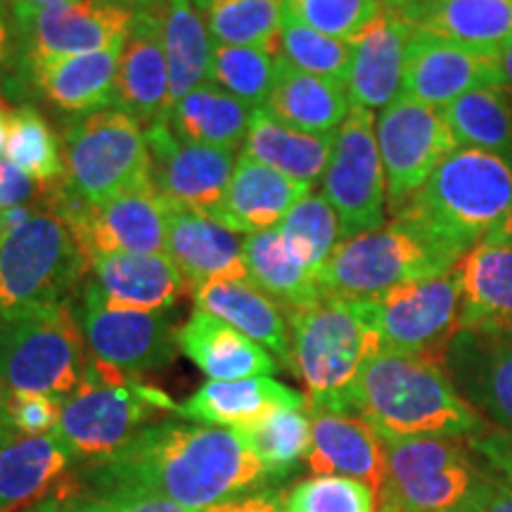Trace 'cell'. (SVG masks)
<instances>
[{"label":"cell","instance_id":"4","mask_svg":"<svg viewBox=\"0 0 512 512\" xmlns=\"http://www.w3.org/2000/svg\"><path fill=\"white\" fill-rule=\"evenodd\" d=\"M290 320L294 375L311 411L354 415V389L366 363L382 351L373 302L328 299Z\"/></svg>","mask_w":512,"mask_h":512},{"label":"cell","instance_id":"14","mask_svg":"<svg viewBox=\"0 0 512 512\" xmlns=\"http://www.w3.org/2000/svg\"><path fill=\"white\" fill-rule=\"evenodd\" d=\"M382 349L439 358L460 330L463 285L456 266L432 278L406 283L375 299Z\"/></svg>","mask_w":512,"mask_h":512},{"label":"cell","instance_id":"50","mask_svg":"<svg viewBox=\"0 0 512 512\" xmlns=\"http://www.w3.org/2000/svg\"><path fill=\"white\" fill-rule=\"evenodd\" d=\"M17 55V29L15 15H12V5L0 0V74Z\"/></svg>","mask_w":512,"mask_h":512},{"label":"cell","instance_id":"19","mask_svg":"<svg viewBox=\"0 0 512 512\" xmlns=\"http://www.w3.org/2000/svg\"><path fill=\"white\" fill-rule=\"evenodd\" d=\"M164 5L136 12L117 72L114 107L131 114L145 128L169 112V64L162 36Z\"/></svg>","mask_w":512,"mask_h":512},{"label":"cell","instance_id":"37","mask_svg":"<svg viewBox=\"0 0 512 512\" xmlns=\"http://www.w3.org/2000/svg\"><path fill=\"white\" fill-rule=\"evenodd\" d=\"M460 147L494 152L512 159V91L482 86L460 95L441 110Z\"/></svg>","mask_w":512,"mask_h":512},{"label":"cell","instance_id":"36","mask_svg":"<svg viewBox=\"0 0 512 512\" xmlns=\"http://www.w3.org/2000/svg\"><path fill=\"white\" fill-rule=\"evenodd\" d=\"M166 117L176 136L235 155L245 145L252 110L214 83H202L178 100Z\"/></svg>","mask_w":512,"mask_h":512},{"label":"cell","instance_id":"39","mask_svg":"<svg viewBox=\"0 0 512 512\" xmlns=\"http://www.w3.org/2000/svg\"><path fill=\"white\" fill-rule=\"evenodd\" d=\"M264 465L268 479L287 477L311 448V415L306 408H280L238 430Z\"/></svg>","mask_w":512,"mask_h":512},{"label":"cell","instance_id":"28","mask_svg":"<svg viewBox=\"0 0 512 512\" xmlns=\"http://www.w3.org/2000/svg\"><path fill=\"white\" fill-rule=\"evenodd\" d=\"M192 299H195V309L226 320L242 335L278 356L280 366L294 370L292 332L287 313L268 294L249 283V278L214 280V283L197 287L192 292Z\"/></svg>","mask_w":512,"mask_h":512},{"label":"cell","instance_id":"32","mask_svg":"<svg viewBox=\"0 0 512 512\" xmlns=\"http://www.w3.org/2000/svg\"><path fill=\"white\" fill-rule=\"evenodd\" d=\"M403 19L489 55L512 38V0H418Z\"/></svg>","mask_w":512,"mask_h":512},{"label":"cell","instance_id":"29","mask_svg":"<svg viewBox=\"0 0 512 512\" xmlns=\"http://www.w3.org/2000/svg\"><path fill=\"white\" fill-rule=\"evenodd\" d=\"M275 60V83L264 110L292 131L306 136H335L351 112L347 86L325 76L299 72L278 55Z\"/></svg>","mask_w":512,"mask_h":512},{"label":"cell","instance_id":"35","mask_svg":"<svg viewBox=\"0 0 512 512\" xmlns=\"http://www.w3.org/2000/svg\"><path fill=\"white\" fill-rule=\"evenodd\" d=\"M162 36L169 64V110L178 100L207 83L214 38L207 22L192 0H166L162 17Z\"/></svg>","mask_w":512,"mask_h":512},{"label":"cell","instance_id":"38","mask_svg":"<svg viewBox=\"0 0 512 512\" xmlns=\"http://www.w3.org/2000/svg\"><path fill=\"white\" fill-rule=\"evenodd\" d=\"M216 46H254L278 55L283 0H192Z\"/></svg>","mask_w":512,"mask_h":512},{"label":"cell","instance_id":"13","mask_svg":"<svg viewBox=\"0 0 512 512\" xmlns=\"http://www.w3.org/2000/svg\"><path fill=\"white\" fill-rule=\"evenodd\" d=\"M375 138L387 178L389 214L411 200L434 169L460 147L441 110L408 95H399L380 112Z\"/></svg>","mask_w":512,"mask_h":512},{"label":"cell","instance_id":"60","mask_svg":"<svg viewBox=\"0 0 512 512\" xmlns=\"http://www.w3.org/2000/svg\"><path fill=\"white\" fill-rule=\"evenodd\" d=\"M0 214H3V209H0Z\"/></svg>","mask_w":512,"mask_h":512},{"label":"cell","instance_id":"43","mask_svg":"<svg viewBox=\"0 0 512 512\" xmlns=\"http://www.w3.org/2000/svg\"><path fill=\"white\" fill-rule=\"evenodd\" d=\"M278 57L299 72L347 81L351 43L325 36L297 19L283 15L278 36Z\"/></svg>","mask_w":512,"mask_h":512},{"label":"cell","instance_id":"27","mask_svg":"<svg viewBox=\"0 0 512 512\" xmlns=\"http://www.w3.org/2000/svg\"><path fill=\"white\" fill-rule=\"evenodd\" d=\"M124 43L98 53L62 57L27 69L36 91L55 110L67 114H91L107 110L117 100V72Z\"/></svg>","mask_w":512,"mask_h":512},{"label":"cell","instance_id":"2","mask_svg":"<svg viewBox=\"0 0 512 512\" xmlns=\"http://www.w3.org/2000/svg\"><path fill=\"white\" fill-rule=\"evenodd\" d=\"M354 415L384 441L411 437H479L491 425L467 403L439 358L382 349L354 389Z\"/></svg>","mask_w":512,"mask_h":512},{"label":"cell","instance_id":"1","mask_svg":"<svg viewBox=\"0 0 512 512\" xmlns=\"http://www.w3.org/2000/svg\"><path fill=\"white\" fill-rule=\"evenodd\" d=\"M266 482L264 465L238 430L159 422L114 456L88 465L83 491L69 496L150 494L207 512L261 491Z\"/></svg>","mask_w":512,"mask_h":512},{"label":"cell","instance_id":"55","mask_svg":"<svg viewBox=\"0 0 512 512\" xmlns=\"http://www.w3.org/2000/svg\"><path fill=\"white\" fill-rule=\"evenodd\" d=\"M498 67H501V79H503V86L510 88L512 91V38L505 46L498 50Z\"/></svg>","mask_w":512,"mask_h":512},{"label":"cell","instance_id":"30","mask_svg":"<svg viewBox=\"0 0 512 512\" xmlns=\"http://www.w3.org/2000/svg\"><path fill=\"white\" fill-rule=\"evenodd\" d=\"M178 347L209 380L233 382L247 377H271L278 370L271 351L242 335L226 320L195 309L178 330Z\"/></svg>","mask_w":512,"mask_h":512},{"label":"cell","instance_id":"25","mask_svg":"<svg viewBox=\"0 0 512 512\" xmlns=\"http://www.w3.org/2000/svg\"><path fill=\"white\" fill-rule=\"evenodd\" d=\"M456 271L463 285L460 330L512 337V245L479 240Z\"/></svg>","mask_w":512,"mask_h":512},{"label":"cell","instance_id":"12","mask_svg":"<svg viewBox=\"0 0 512 512\" xmlns=\"http://www.w3.org/2000/svg\"><path fill=\"white\" fill-rule=\"evenodd\" d=\"M72 309L88 356L128 380L169 366L181 349L174 318L166 311L110 309L86 287Z\"/></svg>","mask_w":512,"mask_h":512},{"label":"cell","instance_id":"17","mask_svg":"<svg viewBox=\"0 0 512 512\" xmlns=\"http://www.w3.org/2000/svg\"><path fill=\"white\" fill-rule=\"evenodd\" d=\"M169 202L150 185L124 192L114 200L88 207L81 219L69 223L74 240L91 264L110 254L166 252Z\"/></svg>","mask_w":512,"mask_h":512},{"label":"cell","instance_id":"51","mask_svg":"<svg viewBox=\"0 0 512 512\" xmlns=\"http://www.w3.org/2000/svg\"><path fill=\"white\" fill-rule=\"evenodd\" d=\"M463 512H512V489L496 486V489L479 496L472 505H467Z\"/></svg>","mask_w":512,"mask_h":512},{"label":"cell","instance_id":"46","mask_svg":"<svg viewBox=\"0 0 512 512\" xmlns=\"http://www.w3.org/2000/svg\"><path fill=\"white\" fill-rule=\"evenodd\" d=\"M8 413L17 434H48L57 430L62 399L46 394H10Z\"/></svg>","mask_w":512,"mask_h":512},{"label":"cell","instance_id":"5","mask_svg":"<svg viewBox=\"0 0 512 512\" xmlns=\"http://www.w3.org/2000/svg\"><path fill=\"white\" fill-rule=\"evenodd\" d=\"M384 453L377 512H463L505 486L475 437L392 439L384 441Z\"/></svg>","mask_w":512,"mask_h":512},{"label":"cell","instance_id":"20","mask_svg":"<svg viewBox=\"0 0 512 512\" xmlns=\"http://www.w3.org/2000/svg\"><path fill=\"white\" fill-rule=\"evenodd\" d=\"M413 24L396 12L382 10L368 29L351 43L347 86L351 107L384 110L401 95L403 64L413 36Z\"/></svg>","mask_w":512,"mask_h":512},{"label":"cell","instance_id":"22","mask_svg":"<svg viewBox=\"0 0 512 512\" xmlns=\"http://www.w3.org/2000/svg\"><path fill=\"white\" fill-rule=\"evenodd\" d=\"M166 256L181 271L190 292L214 280L247 278L245 242L204 211L169 204Z\"/></svg>","mask_w":512,"mask_h":512},{"label":"cell","instance_id":"7","mask_svg":"<svg viewBox=\"0 0 512 512\" xmlns=\"http://www.w3.org/2000/svg\"><path fill=\"white\" fill-rule=\"evenodd\" d=\"M81 328L69 302L0 316V384L5 394L67 399L88 373Z\"/></svg>","mask_w":512,"mask_h":512},{"label":"cell","instance_id":"9","mask_svg":"<svg viewBox=\"0 0 512 512\" xmlns=\"http://www.w3.org/2000/svg\"><path fill=\"white\" fill-rule=\"evenodd\" d=\"M60 145L64 185L93 207L150 185L145 131L119 107L83 114L67 124Z\"/></svg>","mask_w":512,"mask_h":512},{"label":"cell","instance_id":"6","mask_svg":"<svg viewBox=\"0 0 512 512\" xmlns=\"http://www.w3.org/2000/svg\"><path fill=\"white\" fill-rule=\"evenodd\" d=\"M463 259L418 226L392 219L382 228L344 240L318 268V285L328 299L375 302L396 287L451 271Z\"/></svg>","mask_w":512,"mask_h":512},{"label":"cell","instance_id":"34","mask_svg":"<svg viewBox=\"0 0 512 512\" xmlns=\"http://www.w3.org/2000/svg\"><path fill=\"white\" fill-rule=\"evenodd\" d=\"M337 136V133H335ZM335 136H306L275 121L264 107L249 117L245 145L240 155L271 166L292 181L316 185L328 169Z\"/></svg>","mask_w":512,"mask_h":512},{"label":"cell","instance_id":"54","mask_svg":"<svg viewBox=\"0 0 512 512\" xmlns=\"http://www.w3.org/2000/svg\"><path fill=\"white\" fill-rule=\"evenodd\" d=\"M15 427L10 422V413H8V394H5L3 384H0V444H5L10 437H15Z\"/></svg>","mask_w":512,"mask_h":512},{"label":"cell","instance_id":"31","mask_svg":"<svg viewBox=\"0 0 512 512\" xmlns=\"http://www.w3.org/2000/svg\"><path fill=\"white\" fill-rule=\"evenodd\" d=\"M306 406L309 403L304 394L283 382H275L273 377H247V380L233 382L209 380L178 406L176 415L202 422V425L240 430L280 408Z\"/></svg>","mask_w":512,"mask_h":512},{"label":"cell","instance_id":"24","mask_svg":"<svg viewBox=\"0 0 512 512\" xmlns=\"http://www.w3.org/2000/svg\"><path fill=\"white\" fill-rule=\"evenodd\" d=\"M311 192V185L297 183L271 166L240 155L223 200L207 214L233 233H261L285 221L292 207Z\"/></svg>","mask_w":512,"mask_h":512},{"label":"cell","instance_id":"21","mask_svg":"<svg viewBox=\"0 0 512 512\" xmlns=\"http://www.w3.org/2000/svg\"><path fill=\"white\" fill-rule=\"evenodd\" d=\"M95 299L121 311H169L190 287L162 254H110L91 264L83 283Z\"/></svg>","mask_w":512,"mask_h":512},{"label":"cell","instance_id":"58","mask_svg":"<svg viewBox=\"0 0 512 512\" xmlns=\"http://www.w3.org/2000/svg\"><path fill=\"white\" fill-rule=\"evenodd\" d=\"M57 3H72V0H12V8L34 10V8H46V5H57Z\"/></svg>","mask_w":512,"mask_h":512},{"label":"cell","instance_id":"47","mask_svg":"<svg viewBox=\"0 0 512 512\" xmlns=\"http://www.w3.org/2000/svg\"><path fill=\"white\" fill-rule=\"evenodd\" d=\"M86 512H197L169 498L150 494H107V496H67Z\"/></svg>","mask_w":512,"mask_h":512},{"label":"cell","instance_id":"57","mask_svg":"<svg viewBox=\"0 0 512 512\" xmlns=\"http://www.w3.org/2000/svg\"><path fill=\"white\" fill-rule=\"evenodd\" d=\"M12 107L5 100H0V155L5 150V138H8V119H10Z\"/></svg>","mask_w":512,"mask_h":512},{"label":"cell","instance_id":"10","mask_svg":"<svg viewBox=\"0 0 512 512\" xmlns=\"http://www.w3.org/2000/svg\"><path fill=\"white\" fill-rule=\"evenodd\" d=\"M91 259L60 216L36 211L22 226L0 235V316L69 302L86 283Z\"/></svg>","mask_w":512,"mask_h":512},{"label":"cell","instance_id":"40","mask_svg":"<svg viewBox=\"0 0 512 512\" xmlns=\"http://www.w3.org/2000/svg\"><path fill=\"white\" fill-rule=\"evenodd\" d=\"M3 159L36 183H53L64 176L62 145L43 114L29 105L10 110Z\"/></svg>","mask_w":512,"mask_h":512},{"label":"cell","instance_id":"26","mask_svg":"<svg viewBox=\"0 0 512 512\" xmlns=\"http://www.w3.org/2000/svg\"><path fill=\"white\" fill-rule=\"evenodd\" d=\"M74 463L57 432L10 437L0 444V512L36 508Z\"/></svg>","mask_w":512,"mask_h":512},{"label":"cell","instance_id":"42","mask_svg":"<svg viewBox=\"0 0 512 512\" xmlns=\"http://www.w3.org/2000/svg\"><path fill=\"white\" fill-rule=\"evenodd\" d=\"M280 233L290 252L316 273L342 242V228L335 209L323 195H306L302 202L294 204L280 223Z\"/></svg>","mask_w":512,"mask_h":512},{"label":"cell","instance_id":"52","mask_svg":"<svg viewBox=\"0 0 512 512\" xmlns=\"http://www.w3.org/2000/svg\"><path fill=\"white\" fill-rule=\"evenodd\" d=\"M34 512H86L79 503L72 501L67 496H57V498H46L43 503H38Z\"/></svg>","mask_w":512,"mask_h":512},{"label":"cell","instance_id":"53","mask_svg":"<svg viewBox=\"0 0 512 512\" xmlns=\"http://www.w3.org/2000/svg\"><path fill=\"white\" fill-rule=\"evenodd\" d=\"M482 240H491V242H503V245H512V209L508 214L503 216L501 221L496 223L494 228L489 230V233L484 235Z\"/></svg>","mask_w":512,"mask_h":512},{"label":"cell","instance_id":"41","mask_svg":"<svg viewBox=\"0 0 512 512\" xmlns=\"http://www.w3.org/2000/svg\"><path fill=\"white\" fill-rule=\"evenodd\" d=\"M275 55L254 46H214L207 83L233 95L249 110L268 105L275 83Z\"/></svg>","mask_w":512,"mask_h":512},{"label":"cell","instance_id":"59","mask_svg":"<svg viewBox=\"0 0 512 512\" xmlns=\"http://www.w3.org/2000/svg\"><path fill=\"white\" fill-rule=\"evenodd\" d=\"M5 3H10V5H12V0H5Z\"/></svg>","mask_w":512,"mask_h":512},{"label":"cell","instance_id":"8","mask_svg":"<svg viewBox=\"0 0 512 512\" xmlns=\"http://www.w3.org/2000/svg\"><path fill=\"white\" fill-rule=\"evenodd\" d=\"M162 411L176 413L178 403L162 389L128 380L91 358L79 389L62 401L55 432L76 463L91 465L114 456Z\"/></svg>","mask_w":512,"mask_h":512},{"label":"cell","instance_id":"49","mask_svg":"<svg viewBox=\"0 0 512 512\" xmlns=\"http://www.w3.org/2000/svg\"><path fill=\"white\" fill-rule=\"evenodd\" d=\"M207 512H285V498L271 491H254V494L233 498V501L216 505Z\"/></svg>","mask_w":512,"mask_h":512},{"label":"cell","instance_id":"15","mask_svg":"<svg viewBox=\"0 0 512 512\" xmlns=\"http://www.w3.org/2000/svg\"><path fill=\"white\" fill-rule=\"evenodd\" d=\"M145 140L150 183L166 202L207 214L223 200L235 171L233 152L176 136L166 114L145 128Z\"/></svg>","mask_w":512,"mask_h":512},{"label":"cell","instance_id":"18","mask_svg":"<svg viewBox=\"0 0 512 512\" xmlns=\"http://www.w3.org/2000/svg\"><path fill=\"white\" fill-rule=\"evenodd\" d=\"M441 363L460 396L512 444V337L458 330Z\"/></svg>","mask_w":512,"mask_h":512},{"label":"cell","instance_id":"56","mask_svg":"<svg viewBox=\"0 0 512 512\" xmlns=\"http://www.w3.org/2000/svg\"><path fill=\"white\" fill-rule=\"evenodd\" d=\"M415 3H418V0H380L382 10L396 12V15H401V17H406L408 12L415 8Z\"/></svg>","mask_w":512,"mask_h":512},{"label":"cell","instance_id":"45","mask_svg":"<svg viewBox=\"0 0 512 512\" xmlns=\"http://www.w3.org/2000/svg\"><path fill=\"white\" fill-rule=\"evenodd\" d=\"M285 512H377V494L347 477H311L285 498Z\"/></svg>","mask_w":512,"mask_h":512},{"label":"cell","instance_id":"23","mask_svg":"<svg viewBox=\"0 0 512 512\" xmlns=\"http://www.w3.org/2000/svg\"><path fill=\"white\" fill-rule=\"evenodd\" d=\"M311 448L306 463L313 477H347L375 494L384 484V439L366 420L351 413L311 411Z\"/></svg>","mask_w":512,"mask_h":512},{"label":"cell","instance_id":"33","mask_svg":"<svg viewBox=\"0 0 512 512\" xmlns=\"http://www.w3.org/2000/svg\"><path fill=\"white\" fill-rule=\"evenodd\" d=\"M245 266L249 283L268 294L287 316L323 302L318 273L306 268L287 247L280 226L247 235Z\"/></svg>","mask_w":512,"mask_h":512},{"label":"cell","instance_id":"3","mask_svg":"<svg viewBox=\"0 0 512 512\" xmlns=\"http://www.w3.org/2000/svg\"><path fill=\"white\" fill-rule=\"evenodd\" d=\"M512 209V159L458 147L392 219L418 226L460 256Z\"/></svg>","mask_w":512,"mask_h":512},{"label":"cell","instance_id":"16","mask_svg":"<svg viewBox=\"0 0 512 512\" xmlns=\"http://www.w3.org/2000/svg\"><path fill=\"white\" fill-rule=\"evenodd\" d=\"M482 86H503L496 55L479 53L434 31L413 29L401 95L444 110L460 95Z\"/></svg>","mask_w":512,"mask_h":512},{"label":"cell","instance_id":"48","mask_svg":"<svg viewBox=\"0 0 512 512\" xmlns=\"http://www.w3.org/2000/svg\"><path fill=\"white\" fill-rule=\"evenodd\" d=\"M38 188L41 183H36L34 178L15 169L3 159V169H0V207L10 209L19 207V204H29V200L38 197Z\"/></svg>","mask_w":512,"mask_h":512},{"label":"cell","instance_id":"44","mask_svg":"<svg viewBox=\"0 0 512 512\" xmlns=\"http://www.w3.org/2000/svg\"><path fill=\"white\" fill-rule=\"evenodd\" d=\"M380 12V0H283V15L339 41H354Z\"/></svg>","mask_w":512,"mask_h":512},{"label":"cell","instance_id":"11","mask_svg":"<svg viewBox=\"0 0 512 512\" xmlns=\"http://www.w3.org/2000/svg\"><path fill=\"white\" fill-rule=\"evenodd\" d=\"M320 195L335 209L342 242L384 226L387 178L375 138L373 112L351 107L339 126Z\"/></svg>","mask_w":512,"mask_h":512}]
</instances>
